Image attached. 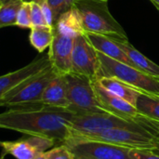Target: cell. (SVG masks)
I'll use <instances>...</instances> for the list:
<instances>
[{"instance_id":"cell-24","label":"cell","mask_w":159,"mask_h":159,"mask_svg":"<svg viewBox=\"0 0 159 159\" xmlns=\"http://www.w3.org/2000/svg\"><path fill=\"white\" fill-rule=\"evenodd\" d=\"M30 5H31V20H32L33 27L48 26L40 5L38 3H36L35 1H31Z\"/></svg>"},{"instance_id":"cell-18","label":"cell","mask_w":159,"mask_h":159,"mask_svg":"<svg viewBox=\"0 0 159 159\" xmlns=\"http://www.w3.org/2000/svg\"><path fill=\"white\" fill-rule=\"evenodd\" d=\"M114 40V39H113ZM129 59L134 64V67L141 72L149 75L157 79H159V65L155 63L153 61L144 56L142 52L136 49L129 41H118L115 40Z\"/></svg>"},{"instance_id":"cell-8","label":"cell","mask_w":159,"mask_h":159,"mask_svg":"<svg viewBox=\"0 0 159 159\" xmlns=\"http://www.w3.org/2000/svg\"><path fill=\"white\" fill-rule=\"evenodd\" d=\"M63 144L71 150L75 159H133L131 149L107 143L70 138Z\"/></svg>"},{"instance_id":"cell-6","label":"cell","mask_w":159,"mask_h":159,"mask_svg":"<svg viewBox=\"0 0 159 159\" xmlns=\"http://www.w3.org/2000/svg\"><path fill=\"white\" fill-rule=\"evenodd\" d=\"M70 138L77 140L102 142L129 149L156 150V137L154 134L147 131L137 130L132 129H111L97 133L84 134Z\"/></svg>"},{"instance_id":"cell-25","label":"cell","mask_w":159,"mask_h":159,"mask_svg":"<svg viewBox=\"0 0 159 159\" xmlns=\"http://www.w3.org/2000/svg\"><path fill=\"white\" fill-rule=\"evenodd\" d=\"M130 155L133 159H159V153L156 150L131 149Z\"/></svg>"},{"instance_id":"cell-15","label":"cell","mask_w":159,"mask_h":159,"mask_svg":"<svg viewBox=\"0 0 159 159\" xmlns=\"http://www.w3.org/2000/svg\"><path fill=\"white\" fill-rule=\"evenodd\" d=\"M135 107L146 118L150 130L156 135L159 132V94L140 90Z\"/></svg>"},{"instance_id":"cell-32","label":"cell","mask_w":159,"mask_h":159,"mask_svg":"<svg viewBox=\"0 0 159 159\" xmlns=\"http://www.w3.org/2000/svg\"><path fill=\"white\" fill-rule=\"evenodd\" d=\"M2 144H3V142H0V147H2Z\"/></svg>"},{"instance_id":"cell-2","label":"cell","mask_w":159,"mask_h":159,"mask_svg":"<svg viewBox=\"0 0 159 159\" xmlns=\"http://www.w3.org/2000/svg\"><path fill=\"white\" fill-rule=\"evenodd\" d=\"M73 7L79 11L86 33L102 34L118 41H129L124 28L111 14L108 1L75 0Z\"/></svg>"},{"instance_id":"cell-36","label":"cell","mask_w":159,"mask_h":159,"mask_svg":"<svg viewBox=\"0 0 159 159\" xmlns=\"http://www.w3.org/2000/svg\"><path fill=\"white\" fill-rule=\"evenodd\" d=\"M104 1H108V0H104Z\"/></svg>"},{"instance_id":"cell-11","label":"cell","mask_w":159,"mask_h":159,"mask_svg":"<svg viewBox=\"0 0 159 159\" xmlns=\"http://www.w3.org/2000/svg\"><path fill=\"white\" fill-rule=\"evenodd\" d=\"M56 146L53 140L37 135H28L14 142H3L2 155H11L17 159H34L35 157L44 154L48 150Z\"/></svg>"},{"instance_id":"cell-31","label":"cell","mask_w":159,"mask_h":159,"mask_svg":"<svg viewBox=\"0 0 159 159\" xmlns=\"http://www.w3.org/2000/svg\"><path fill=\"white\" fill-rule=\"evenodd\" d=\"M23 2H31V1H34V0H22Z\"/></svg>"},{"instance_id":"cell-1","label":"cell","mask_w":159,"mask_h":159,"mask_svg":"<svg viewBox=\"0 0 159 159\" xmlns=\"http://www.w3.org/2000/svg\"><path fill=\"white\" fill-rule=\"evenodd\" d=\"M75 116L68 109L47 105L8 109L0 114V129L47 137L61 145L69 138V124Z\"/></svg>"},{"instance_id":"cell-21","label":"cell","mask_w":159,"mask_h":159,"mask_svg":"<svg viewBox=\"0 0 159 159\" xmlns=\"http://www.w3.org/2000/svg\"><path fill=\"white\" fill-rule=\"evenodd\" d=\"M22 0H9L0 5V29L16 25L17 15Z\"/></svg>"},{"instance_id":"cell-26","label":"cell","mask_w":159,"mask_h":159,"mask_svg":"<svg viewBox=\"0 0 159 159\" xmlns=\"http://www.w3.org/2000/svg\"><path fill=\"white\" fill-rule=\"evenodd\" d=\"M75 0H64V11L68 10L69 8L72 7Z\"/></svg>"},{"instance_id":"cell-10","label":"cell","mask_w":159,"mask_h":159,"mask_svg":"<svg viewBox=\"0 0 159 159\" xmlns=\"http://www.w3.org/2000/svg\"><path fill=\"white\" fill-rule=\"evenodd\" d=\"M98 52L84 35L75 38L72 53V73L86 75L92 80L99 71Z\"/></svg>"},{"instance_id":"cell-28","label":"cell","mask_w":159,"mask_h":159,"mask_svg":"<svg viewBox=\"0 0 159 159\" xmlns=\"http://www.w3.org/2000/svg\"><path fill=\"white\" fill-rule=\"evenodd\" d=\"M154 5H155V7L157 8V7H159V0H150Z\"/></svg>"},{"instance_id":"cell-29","label":"cell","mask_w":159,"mask_h":159,"mask_svg":"<svg viewBox=\"0 0 159 159\" xmlns=\"http://www.w3.org/2000/svg\"><path fill=\"white\" fill-rule=\"evenodd\" d=\"M34 159H46V157H45V155H44V154H41V155H39V156L35 157Z\"/></svg>"},{"instance_id":"cell-3","label":"cell","mask_w":159,"mask_h":159,"mask_svg":"<svg viewBox=\"0 0 159 159\" xmlns=\"http://www.w3.org/2000/svg\"><path fill=\"white\" fill-rule=\"evenodd\" d=\"M98 59L100 66L96 79L100 77H116L136 89L159 94V79L100 52H98Z\"/></svg>"},{"instance_id":"cell-4","label":"cell","mask_w":159,"mask_h":159,"mask_svg":"<svg viewBox=\"0 0 159 159\" xmlns=\"http://www.w3.org/2000/svg\"><path fill=\"white\" fill-rule=\"evenodd\" d=\"M64 78L69 102L67 109L69 111L75 116L106 112L97 100L92 79L75 73L66 74Z\"/></svg>"},{"instance_id":"cell-13","label":"cell","mask_w":159,"mask_h":159,"mask_svg":"<svg viewBox=\"0 0 159 159\" xmlns=\"http://www.w3.org/2000/svg\"><path fill=\"white\" fill-rule=\"evenodd\" d=\"M50 61L48 55H44L34 59L29 64L21 67L16 71L6 74L0 76V99L7 92L18 87L20 83L26 79L37 75L47 67L50 66Z\"/></svg>"},{"instance_id":"cell-30","label":"cell","mask_w":159,"mask_h":159,"mask_svg":"<svg viewBox=\"0 0 159 159\" xmlns=\"http://www.w3.org/2000/svg\"><path fill=\"white\" fill-rule=\"evenodd\" d=\"M7 1H9V0H0L1 3H5V2H7Z\"/></svg>"},{"instance_id":"cell-7","label":"cell","mask_w":159,"mask_h":159,"mask_svg":"<svg viewBox=\"0 0 159 159\" xmlns=\"http://www.w3.org/2000/svg\"><path fill=\"white\" fill-rule=\"evenodd\" d=\"M117 128L132 129L149 132L148 130H146L145 129L137 124L127 121L108 112H103L83 116H75L69 124V138L84 134L97 133L103 130Z\"/></svg>"},{"instance_id":"cell-9","label":"cell","mask_w":159,"mask_h":159,"mask_svg":"<svg viewBox=\"0 0 159 159\" xmlns=\"http://www.w3.org/2000/svg\"><path fill=\"white\" fill-rule=\"evenodd\" d=\"M92 83L97 100L104 111L121 117L127 121L137 124L154 134L148 127L146 118L139 112L135 106L104 89L97 80H92Z\"/></svg>"},{"instance_id":"cell-17","label":"cell","mask_w":159,"mask_h":159,"mask_svg":"<svg viewBox=\"0 0 159 159\" xmlns=\"http://www.w3.org/2000/svg\"><path fill=\"white\" fill-rule=\"evenodd\" d=\"M54 31L72 38L84 35L86 32L79 11L72 6L71 8L61 13L55 22Z\"/></svg>"},{"instance_id":"cell-23","label":"cell","mask_w":159,"mask_h":159,"mask_svg":"<svg viewBox=\"0 0 159 159\" xmlns=\"http://www.w3.org/2000/svg\"><path fill=\"white\" fill-rule=\"evenodd\" d=\"M46 159H75L71 150L65 145H56L44 153Z\"/></svg>"},{"instance_id":"cell-33","label":"cell","mask_w":159,"mask_h":159,"mask_svg":"<svg viewBox=\"0 0 159 159\" xmlns=\"http://www.w3.org/2000/svg\"><path fill=\"white\" fill-rule=\"evenodd\" d=\"M157 10H158V12H159V7H157Z\"/></svg>"},{"instance_id":"cell-20","label":"cell","mask_w":159,"mask_h":159,"mask_svg":"<svg viewBox=\"0 0 159 159\" xmlns=\"http://www.w3.org/2000/svg\"><path fill=\"white\" fill-rule=\"evenodd\" d=\"M54 37V27L36 26L31 28L29 40L31 45L40 53L49 48Z\"/></svg>"},{"instance_id":"cell-5","label":"cell","mask_w":159,"mask_h":159,"mask_svg":"<svg viewBox=\"0 0 159 159\" xmlns=\"http://www.w3.org/2000/svg\"><path fill=\"white\" fill-rule=\"evenodd\" d=\"M59 75L50 65L37 75L26 79L0 99V106L7 108L39 102L49 82Z\"/></svg>"},{"instance_id":"cell-35","label":"cell","mask_w":159,"mask_h":159,"mask_svg":"<svg viewBox=\"0 0 159 159\" xmlns=\"http://www.w3.org/2000/svg\"><path fill=\"white\" fill-rule=\"evenodd\" d=\"M1 4H2V3H1V2H0V5H1Z\"/></svg>"},{"instance_id":"cell-14","label":"cell","mask_w":159,"mask_h":159,"mask_svg":"<svg viewBox=\"0 0 159 159\" xmlns=\"http://www.w3.org/2000/svg\"><path fill=\"white\" fill-rule=\"evenodd\" d=\"M85 36L98 52L106 55L116 61L134 67L132 61L129 59V57L125 54V52L121 49L117 43L112 38L93 33H85Z\"/></svg>"},{"instance_id":"cell-34","label":"cell","mask_w":159,"mask_h":159,"mask_svg":"<svg viewBox=\"0 0 159 159\" xmlns=\"http://www.w3.org/2000/svg\"><path fill=\"white\" fill-rule=\"evenodd\" d=\"M3 158H4V157H0V159H3Z\"/></svg>"},{"instance_id":"cell-19","label":"cell","mask_w":159,"mask_h":159,"mask_svg":"<svg viewBox=\"0 0 159 159\" xmlns=\"http://www.w3.org/2000/svg\"><path fill=\"white\" fill-rule=\"evenodd\" d=\"M95 80H97L99 84L107 91L127 101L133 106L136 105V102L140 93L139 89H134L133 87L116 77H100Z\"/></svg>"},{"instance_id":"cell-22","label":"cell","mask_w":159,"mask_h":159,"mask_svg":"<svg viewBox=\"0 0 159 159\" xmlns=\"http://www.w3.org/2000/svg\"><path fill=\"white\" fill-rule=\"evenodd\" d=\"M16 25L20 28H32V20H31V5L30 2H22L18 15Z\"/></svg>"},{"instance_id":"cell-16","label":"cell","mask_w":159,"mask_h":159,"mask_svg":"<svg viewBox=\"0 0 159 159\" xmlns=\"http://www.w3.org/2000/svg\"><path fill=\"white\" fill-rule=\"evenodd\" d=\"M39 102L52 107L67 109L69 102L67 98V89L64 75H57L45 89Z\"/></svg>"},{"instance_id":"cell-12","label":"cell","mask_w":159,"mask_h":159,"mask_svg":"<svg viewBox=\"0 0 159 159\" xmlns=\"http://www.w3.org/2000/svg\"><path fill=\"white\" fill-rule=\"evenodd\" d=\"M75 38L54 31V37L48 53L51 66L59 75L72 73V53Z\"/></svg>"},{"instance_id":"cell-27","label":"cell","mask_w":159,"mask_h":159,"mask_svg":"<svg viewBox=\"0 0 159 159\" xmlns=\"http://www.w3.org/2000/svg\"><path fill=\"white\" fill-rule=\"evenodd\" d=\"M156 137V151L159 153V132L155 135Z\"/></svg>"}]
</instances>
